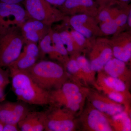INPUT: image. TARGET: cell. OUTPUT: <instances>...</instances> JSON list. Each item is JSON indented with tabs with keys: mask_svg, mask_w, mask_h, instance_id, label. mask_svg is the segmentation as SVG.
<instances>
[{
	"mask_svg": "<svg viewBox=\"0 0 131 131\" xmlns=\"http://www.w3.org/2000/svg\"><path fill=\"white\" fill-rule=\"evenodd\" d=\"M70 24L73 30L80 33L87 39L102 32L93 19L89 15L80 14L74 15L69 20Z\"/></svg>",
	"mask_w": 131,
	"mask_h": 131,
	"instance_id": "14",
	"label": "cell"
},
{
	"mask_svg": "<svg viewBox=\"0 0 131 131\" xmlns=\"http://www.w3.org/2000/svg\"><path fill=\"white\" fill-rule=\"evenodd\" d=\"M51 32L52 41L57 51L62 60L63 66L64 67L69 59V54L57 31L54 30L51 28Z\"/></svg>",
	"mask_w": 131,
	"mask_h": 131,
	"instance_id": "25",
	"label": "cell"
},
{
	"mask_svg": "<svg viewBox=\"0 0 131 131\" xmlns=\"http://www.w3.org/2000/svg\"><path fill=\"white\" fill-rule=\"evenodd\" d=\"M89 89L68 80L60 88L50 91L49 105L65 108L75 115H80L83 109Z\"/></svg>",
	"mask_w": 131,
	"mask_h": 131,
	"instance_id": "1",
	"label": "cell"
},
{
	"mask_svg": "<svg viewBox=\"0 0 131 131\" xmlns=\"http://www.w3.org/2000/svg\"><path fill=\"white\" fill-rule=\"evenodd\" d=\"M24 44L20 28L0 34V67L8 68L19 56Z\"/></svg>",
	"mask_w": 131,
	"mask_h": 131,
	"instance_id": "4",
	"label": "cell"
},
{
	"mask_svg": "<svg viewBox=\"0 0 131 131\" xmlns=\"http://www.w3.org/2000/svg\"><path fill=\"white\" fill-rule=\"evenodd\" d=\"M29 112L24 103L7 102L0 105V121L3 124H18Z\"/></svg>",
	"mask_w": 131,
	"mask_h": 131,
	"instance_id": "12",
	"label": "cell"
},
{
	"mask_svg": "<svg viewBox=\"0 0 131 131\" xmlns=\"http://www.w3.org/2000/svg\"><path fill=\"white\" fill-rule=\"evenodd\" d=\"M9 72L12 89L18 100L30 105L49 104L50 91L39 87L27 71L12 70Z\"/></svg>",
	"mask_w": 131,
	"mask_h": 131,
	"instance_id": "2",
	"label": "cell"
},
{
	"mask_svg": "<svg viewBox=\"0 0 131 131\" xmlns=\"http://www.w3.org/2000/svg\"><path fill=\"white\" fill-rule=\"evenodd\" d=\"M30 18L26 9L20 4L0 2V34L21 28L24 22Z\"/></svg>",
	"mask_w": 131,
	"mask_h": 131,
	"instance_id": "7",
	"label": "cell"
},
{
	"mask_svg": "<svg viewBox=\"0 0 131 131\" xmlns=\"http://www.w3.org/2000/svg\"><path fill=\"white\" fill-rule=\"evenodd\" d=\"M91 69L95 72L103 70L106 64L113 57L110 42H97L93 47L89 55Z\"/></svg>",
	"mask_w": 131,
	"mask_h": 131,
	"instance_id": "11",
	"label": "cell"
},
{
	"mask_svg": "<svg viewBox=\"0 0 131 131\" xmlns=\"http://www.w3.org/2000/svg\"><path fill=\"white\" fill-rule=\"evenodd\" d=\"M20 131L18 124H6L3 125V131Z\"/></svg>",
	"mask_w": 131,
	"mask_h": 131,
	"instance_id": "30",
	"label": "cell"
},
{
	"mask_svg": "<svg viewBox=\"0 0 131 131\" xmlns=\"http://www.w3.org/2000/svg\"><path fill=\"white\" fill-rule=\"evenodd\" d=\"M118 28L114 19L106 22H102L100 27L101 32L107 35L115 34L117 32Z\"/></svg>",
	"mask_w": 131,
	"mask_h": 131,
	"instance_id": "26",
	"label": "cell"
},
{
	"mask_svg": "<svg viewBox=\"0 0 131 131\" xmlns=\"http://www.w3.org/2000/svg\"><path fill=\"white\" fill-rule=\"evenodd\" d=\"M25 8L30 18L51 26L53 23L64 19V14L45 0H25Z\"/></svg>",
	"mask_w": 131,
	"mask_h": 131,
	"instance_id": "5",
	"label": "cell"
},
{
	"mask_svg": "<svg viewBox=\"0 0 131 131\" xmlns=\"http://www.w3.org/2000/svg\"><path fill=\"white\" fill-rule=\"evenodd\" d=\"M76 59L80 65L84 85H96V72L91 69L90 62L85 56L79 54L76 56Z\"/></svg>",
	"mask_w": 131,
	"mask_h": 131,
	"instance_id": "22",
	"label": "cell"
},
{
	"mask_svg": "<svg viewBox=\"0 0 131 131\" xmlns=\"http://www.w3.org/2000/svg\"><path fill=\"white\" fill-rule=\"evenodd\" d=\"M39 49L40 52V57L48 55L52 59L57 60L63 65V61L61 57L57 51L51 37V28L49 32L45 35L38 43Z\"/></svg>",
	"mask_w": 131,
	"mask_h": 131,
	"instance_id": "20",
	"label": "cell"
},
{
	"mask_svg": "<svg viewBox=\"0 0 131 131\" xmlns=\"http://www.w3.org/2000/svg\"><path fill=\"white\" fill-rule=\"evenodd\" d=\"M131 112L125 110L113 116H107L114 131L131 130Z\"/></svg>",
	"mask_w": 131,
	"mask_h": 131,
	"instance_id": "21",
	"label": "cell"
},
{
	"mask_svg": "<svg viewBox=\"0 0 131 131\" xmlns=\"http://www.w3.org/2000/svg\"><path fill=\"white\" fill-rule=\"evenodd\" d=\"M99 6L94 0H66L58 8L64 14L80 12L89 15L88 13L97 12Z\"/></svg>",
	"mask_w": 131,
	"mask_h": 131,
	"instance_id": "16",
	"label": "cell"
},
{
	"mask_svg": "<svg viewBox=\"0 0 131 131\" xmlns=\"http://www.w3.org/2000/svg\"><path fill=\"white\" fill-rule=\"evenodd\" d=\"M3 125L4 124L0 121V131L3 130Z\"/></svg>",
	"mask_w": 131,
	"mask_h": 131,
	"instance_id": "36",
	"label": "cell"
},
{
	"mask_svg": "<svg viewBox=\"0 0 131 131\" xmlns=\"http://www.w3.org/2000/svg\"><path fill=\"white\" fill-rule=\"evenodd\" d=\"M70 33L79 51L87 46L88 39L82 34L74 30Z\"/></svg>",
	"mask_w": 131,
	"mask_h": 131,
	"instance_id": "27",
	"label": "cell"
},
{
	"mask_svg": "<svg viewBox=\"0 0 131 131\" xmlns=\"http://www.w3.org/2000/svg\"><path fill=\"white\" fill-rule=\"evenodd\" d=\"M45 112V131H74L77 127L75 115L63 108L51 106Z\"/></svg>",
	"mask_w": 131,
	"mask_h": 131,
	"instance_id": "6",
	"label": "cell"
},
{
	"mask_svg": "<svg viewBox=\"0 0 131 131\" xmlns=\"http://www.w3.org/2000/svg\"><path fill=\"white\" fill-rule=\"evenodd\" d=\"M76 56H71L64 68L69 75V78H70L72 81L82 85H84L80 65L76 59Z\"/></svg>",
	"mask_w": 131,
	"mask_h": 131,
	"instance_id": "23",
	"label": "cell"
},
{
	"mask_svg": "<svg viewBox=\"0 0 131 131\" xmlns=\"http://www.w3.org/2000/svg\"><path fill=\"white\" fill-rule=\"evenodd\" d=\"M127 15L125 13L119 14L114 19L119 28L124 26L127 23Z\"/></svg>",
	"mask_w": 131,
	"mask_h": 131,
	"instance_id": "29",
	"label": "cell"
},
{
	"mask_svg": "<svg viewBox=\"0 0 131 131\" xmlns=\"http://www.w3.org/2000/svg\"><path fill=\"white\" fill-rule=\"evenodd\" d=\"M103 70L108 75L119 79L130 86L131 71L125 62L113 57L106 64Z\"/></svg>",
	"mask_w": 131,
	"mask_h": 131,
	"instance_id": "17",
	"label": "cell"
},
{
	"mask_svg": "<svg viewBox=\"0 0 131 131\" xmlns=\"http://www.w3.org/2000/svg\"><path fill=\"white\" fill-rule=\"evenodd\" d=\"M129 87L123 81L108 75L103 70L97 72L95 88L98 91L107 90L131 96Z\"/></svg>",
	"mask_w": 131,
	"mask_h": 131,
	"instance_id": "15",
	"label": "cell"
},
{
	"mask_svg": "<svg viewBox=\"0 0 131 131\" xmlns=\"http://www.w3.org/2000/svg\"><path fill=\"white\" fill-rule=\"evenodd\" d=\"M50 27L37 20L31 18L28 19L20 28L25 43L32 42L37 44L48 33Z\"/></svg>",
	"mask_w": 131,
	"mask_h": 131,
	"instance_id": "13",
	"label": "cell"
},
{
	"mask_svg": "<svg viewBox=\"0 0 131 131\" xmlns=\"http://www.w3.org/2000/svg\"><path fill=\"white\" fill-rule=\"evenodd\" d=\"M44 112H29L18 123L20 131H42L45 130Z\"/></svg>",
	"mask_w": 131,
	"mask_h": 131,
	"instance_id": "19",
	"label": "cell"
},
{
	"mask_svg": "<svg viewBox=\"0 0 131 131\" xmlns=\"http://www.w3.org/2000/svg\"><path fill=\"white\" fill-rule=\"evenodd\" d=\"M9 71L5 70L0 67V88L5 89L9 83Z\"/></svg>",
	"mask_w": 131,
	"mask_h": 131,
	"instance_id": "28",
	"label": "cell"
},
{
	"mask_svg": "<svg viewBox=\"0 0 131 131\" xmlns=\"http://www.w3.org/2000/svg\"><path fill=\"white\" fill-rule=\"evenodd\" d=\"M86 99L91 105L107 116H113L125 110L131 112L123 105L114 101L96 90L90 89Z\"/></svg>",
	"mask_w": 131,
	"mask_h": 131,
	"instance_id": "9",
	"label": "cell"
},
{
	"mask_svg": "<svg viewBox=\"0 0 131 131\" xmlns=\"http://www.w3.org/2000/svg\"><path fill=\"white\" fill-rule=\"evenodd\" d=\"M61 30L57 31L60 35L62 41L69 55L75 56L78 54L79 51L76 45L70 32L62 27L59 28Z\"/></svg>",
	"mask_w": 131,
	"mask_h": 131,
	"instance_id": "24",
	"label": "cell"
},
{
	"mask_svg": "<svg viewBox=\"0 0 131 131\" xmlns=\"http://www.w3.org/2000/svg\"><path fill=\"white\" fill-rule=\"evenodd\" d=\"M114 57L125 62H129L131 58L130 36L124 34L118 36L110 42Z\"/></svg>",
	"mask_w": 131,
	"mask_h": 131,
	"instance_id": "18",
	"label": "cell"
},
{
	"mask_svg": "<svg viewBox=\"0 0 131 131\" xmlns=\"http://www.w3.org/2000/svg\"><path fill=\"white\" fill-rule=\"evenodd\" d=\"M25 44L18 58L8 67L9 71H27L37 62L40 57L37 44L27 42Z\"/></svg>",
	"mask_w": 131,
	"mask_h": 131,
	"instance_id": "10",
	"label": "cell"
},
{
	"mask_svg": "<svg viewBox=\"0 0 131 131\" xmlns=\"http://www.w3.org/2000/svg\"><path fill=\"white\" fill-rule=\"evenodd\" d=\"M129 13L127 15V24L129 27H131V10L129 9Z\"/></svg>",
	"mask_w": 131,
	"mask_h": 131,
	"instance_id": "35",
	"label": "cell"
},
{
	"mask_svg": "<svg viewBox=\"0 0 131 131\" xmlns=\"http://www.w3.org/2000/svg\"><path fill=\"white\" fill-rule=\"evenodd\" d=\"M80 114L83 129L88 131H114L107 116L88 103Z\"/></svg>",
	"mask_w": 131,
	"mask_h": 131,
	"instance_id": "8",
	"label": "cell"
},
{
	"mask_svg": "<svg viewBox=\"0 0 131 131\" xmlns=\"http://www.w3.org/2000/svg\"><path fill=\"white\" fill-rule=\"evenodd\" d=\"M131 0H114V4H117L121 6H127Z\"/></svg>",
	"mask_w": 131,
	"mask_h": 131,
	"instance_id": "33",
	"label": "cell"
},
{
	"mask_svg": "<svg viewBox=\"0 0 131 131\" xmlns=\"http://www.w3.org/2000/svg\"><path fill=\"white\" fill-rule=\"evenodd\" d=\"M50 4L56 7L59 8L65 2L66 0H45Z\"/></svg>",
	"mask_w": 131,
	"mask_h": 131,
	"instance_id": "32",
	"label": "cell"
},
{
	"mask_svg": "<svg viewBox=\"0 0 131 131\" xmlns=\"http://www.w3.org/2000/svg\"><path fill=\"white\" fill-rule=\"evenodd\" d=\"M27 71L39 87L50 91L60 88L69 78L63 66L52 61L37 62Z\"/></svg>",
	"mask_w": 131,
	"mask_h": 131,
	"instance_id": "3",
	"label": "cell"
},
{
	"mask_svg": "<svg viewBox=\"0 0 131 131\" xmlns=\"http://www.w3.org/2000/svg\"><path fill=\"white\" fill-rule=\"evenodd\" d=\"M95 1L101 8L109 5H114V0H95Z\"/></svg>",
	"mask_w": 131,
	"mask_h": 131,
	"instance_id": "31",
	"label": "cell"
},
{
	"mask_svg": "<svg viewBox=\"0 0 131 131\" xmlns=\"http://www.w3.org/2000/svg\"><path fill=\"white\" fill-rule=\"evenodd\" d=\"M25 0H0V2L10 4H19Z\"/></svg>",
	"mask_w": 131,
	"mask_h": 131,
	"instance_id": "34",
	"label": "cell"
}]
</instances>
